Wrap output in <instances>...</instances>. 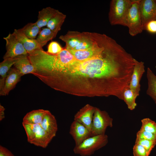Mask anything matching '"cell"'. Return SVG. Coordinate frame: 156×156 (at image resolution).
<instances>
[{
  "label": "cell",
  "mask_w": 156,
  "mask_h": 156,
  "mask_svg": "<svg viewBox=\"0 0 156 156\" xmlns=\"http://www.w3.org/2000/svg\"><path fill=\"white\" fill-rule=\"evenodd\" d=\"M135 59L115 40L107 36L102 49L95 57L83 61L76 60L66 74L68 76L94 78L99 81L102 96L122 97L129 88Z\"/></svg>",
  "instance_id": "cell-1"
},
{
  "label": "cell",
  "mask_w": 156,
  "mask_h": 156,
  "mask_svg": "<svg viewBox=\"0 0 156 156\" xmlns=\"http://www.w3.org/2000/svg\"><path fill=\"white\" fill-rule=\"evenodd\" d=\"M59 38L66 44L68 50L81 51L93 47L95 43V32L68 31Z\"/></svg>",
  "instance_id": "cell-2"
},
{
  "label": "cell",
  "mask_w": 156,
  "mask_h": 156,
  "mask_svg": "<svg viewBox=\"0 0 156 156\" xmlns=\"http://www.w3.org/2000/svg\"><path fill=\"white\" fill-rule=\"evenodd\" d=\"M132 0H112L110 3L108 18L112 25L125 26L126 18Z\"/></svg>",
  "instance_id": "cell-3"
},
{
  "label": "cell",
  "mask_w": 156,
  "mask_h": 156,
  "mask_svg": "<svg viewBox=\"0 0 156 156\" xmlns=\"http://www.w3.org/2000/svg\"><path fill=\"white\" fill-rule=\"evenodd\" d=\"M28 142L35 146L45 148L53 139L40 124L22 122Z\"/></svg>",
  "instance_id": "cell-4"
},
{
  "label": "cell",
  "mask_w": 156,
  "mask_h": 156,
  "mask_svg": "<svg viewBox=\"0 0 156 156\" xmlns=\"http://www.w3.org/2000/svg\"><path fill=\"white\" fill-rule=\"evenodd\" d=\"M108 141V137L105 134L91 136L79 145L75 146L73 152L81 156H89L106 145Z\"/></svg>",
  "instance_id": "cell-5"
},
{
  "label": "cell",
  "mask_w": 156,
  "mask_h": 156,
  "mask_svg": "<svg viewBox=\"0 0 156 156\" xmlns=\"http://www.w3.org/2000/svg\"><path fill=\"white\" fill-rule=\"evenodd\" d=\"M140 1L132 0L126 19L125 26L128 27L129 33L132 36L141 33L144 30L140 8Z\"/></svg>",
  "instance_id": "cell-6"
},
{
  "label": "cell",
  "mask_w": 156,
  "mask_h": 156,
  "mask_svg": "<svg viewBox=\"0 0 156 156\" xmlns=\"http://www.w3.org/2000/svg\"><path fill=\"white\" fill-rule=\"evenodd\" d=\"M113 121L106 112L95 108L92 126V136L105 134L107 128L113 126Z\"/></svg>",
  "instance_id": "cell-7"
},
{
  "label": "cell",
  "mask_w": 156,
  "mask_h": 156,
  "mask_svg": "<svg viewBox=\"0 0 156 156\" xmlns=\"http://www.w3.org/2000/svg\"><path fill=\"white\" fill-rule=\"evenodd\" d=\"M3 38L6 41V50L3 57V59L14 58L21 55L28 54L23 45L13 33H10Z\"/></svg>",
  "instance_id": "cell-8"
},
{
  "label": "cell",
  "mask_w": 156,
  "mask_h": 156,
  "mask_svg": "<svg viewBox=\"0 0 156 156\" xmlns=\"http://www.w3.org/2000/svg\"><path fill=\"white\" fill-rule=\"evenodd\" d=\"M140 8L144 30L148 22L156 20V0H140Z\"/></svg>",
  "instance_id": "cell-9"
},
{
  "label": "cell",
  "mask_w": 156,
  "mask_h": 156,
  "mask_svg": "<svg viewBox=\"0 0 156 156\" xmlns=\"http://www.w3.org/2000/svg\"><path fill=\"white\" fill-rule=\"evenodd\" d=\"M69 133L75 141V146L79 145L92 136L88 128L81 123L74 120L71 125Z\"/></svg>",
  "instance_id": "cell-10"
},
{
  "label": "cell",
  "mask_w": 156,
  "mask_h": 156,
  "mask_svg": "<svg viewBox=\"0 0 156 156\" xmlns=\"http://www.w3.org/2000/svg\"><path fill=\"white\" fill-rule=\"evenodd\" d=\"M145 72L144 62L136 60L129 88L138 95L140 90V81Z\"/></svg>",
  "instance_id": "cell-11"
},
{
  "label": "cell",
  "mask_w": 156,
  "mask_h": 156,
  "mask_svg": "<svg viewBox=\"0 0 156 156\" xmlns=\"http://www.w3.org/2000/svg\"><path fill=\"white\" fill-rule=\"evenodd\" d=\"M95 108L87 105L81 109L75 115L74 118V120L82 124L88 129L91 133Z\"/></svg>",
  "instance_id": "cell-12"
},
{
  "label": "cell",
  "mask_w": 156,
  "mask_h": 156,
  "mask_svg": "<svg viewBox=\"0 0 156 156\" xmlns=\"http://www.w3.org/2000/svg\"><path fill=\"white\" fill-rule=\"evenodd\" d=\"M22 75L19 71L14 67L9 71L6 77L3 90L0 96H6L13 89L21 79Z\"/></svg>",
  "instance_id": "cell-13"
},
{
  "label": "cell",
  "mask_w": 156,
  "mask_h": 156,
  "mask_svg": "<svg viewBox=\"0 0 156 156\" xmlns=\"http://www.w3.org/2000/svg\"><path fill=\"white\" fill-rule=\"evenodd\" d=\"M13 33L23 45L28 54L36 50L42 49L36 39L28 38L22 32L20 29H15Z\"/></svg>",
  "instance_id": "cell-14"
},
{
  "label": "cell",
  "mask_w": 156,
  "mask_h": 156,
  "mask_svg": "<svg viewBox=\"0 0 156 156\" xmlns=\"http://www.w3.org/2000/svg\"><path fill=\"white\" fill-rule=\"evenodd\" d=\"M40 125L52 139L55 136L58 129L57 120L49 110H47Z\"/></svg>",
  "instance_id": "cell-15"
},
{
  "label": "cell",
  "mask_w": 156,
  "mask_h": 156,
  "mask_svg": "<svg viewBox=\"0 0 156 156\" xmlns=\"http://www.w3.org/2000/svg\"><path fill=\"white\" fill-rule=\"evenodd\" d=\"M14 66L23 76L28 74H32L35 70L29 58L28 54L21 55L16 57Z\"/></svg>",
  "instance_id": "cell-16"
},
{
  "label": "cell",
  "mask_w": 156,
  "mask_h": 156,
  "mask_svg": "<svg viewBox=\"0 0 156 156\" xmlns=\"http://www.w3.org/2000/svg\"><path fill=\"white\" fill-rule=\"evenodd\" d=\"M58 10L49 7L42 9L38 12V19L35 23L40 28L46 26L48 22Z\"/></svg>",
  "instance_id": "cell-17"
},
{
  "label": "cell",
  "mask_w": 156,
  "mask_h": 156,
  "mask_svg": "<svg viewBox=\"0 0 156 156\" xmlns=\"http://www.w3.org/2000/svg\"><path fill=\"white\" fill-rule=\"evenodd\" d=\"M66 17L65 14L58 10L48 22L46 26L57 35L61 30Z\"/></svg>",
  "instance_id": "cell-18"
},
{
  "label": "cell",
  "mask_w": 156,
  "mask_h": 156,
  "mask_svg": "<svg viewBox=\"0 0 156 156\" xmlns=\"http://www.w3.org/2000/svg\"><path fill=\"white\" fill-rule=\"evenodd\" d=\"M15 61V57L4 59L0 63V94L3 91L8 73Z\"/></svg>",
  "instance_id": "cell-19"
},
{
  "label": "cell",
  "mask_w": 156,
  "mask_h": 156,
  "mask_svg": "<svg viewBox=\"0 0 156 156\" xmlns=\"http://www.w3.org/2000/svg\"><path fill=\"white\" fill-rule=\"evenodd\" d=\"M47 110L38 109L27 113L23 118V122L30 124H40Z\"/></svg>",
  "instance_id": "cell-20"
},
{
  "label": "cell",
  "mask_w": 156,
  "mask_h": 156,
  "mask_svg": "<svg viewBox=\"0 0 156 156\" xmlns=\"http://www.w3.org/2000/svg\"><path fill=\"white\" fill-rule=\"evenodd\" d=\"M146 77L148 81L146 94L156 104V75L149 67L147 68Z\"/></svg>",
  "instance_id": "cell-21"
},
{
  "label": "cell",
  "mask_w": 156,
  "mask_h": 156,
  "mask_svg": "<svg viewBox=\"0 0 156 156\" xmlns=\"http://www.w3.org/2000/svg\"><path fill=\"white\" fill-rule=\"evenodd\" d=\"M56 36V35L49 28H44L41 30L36 40L42 48L48 41L55 38Z\"/></svg>",
  "instance_id": "cell-22"
},
{
  "label": "cell",
  "mask_w": 156,
  "mask_h": 156,
  "mask_svg": "<svg viewBox=\"0 0 156 156\" xmlns=\"http://www.w3.org/2000/svg\"><path fill=\"white\" fill-rule=\"evenodd\" d=\"M139 95L133 91L129 88L126 89L123 93V100L130 110L134 109L137 106L136 99Z\"/></svg>",
  "instance_id": "cell-23"
},
{
  "label": "cell",
  "mask_w": 156,
  "mask_h": 156,
  "mask_svg": "<svg viewBox=\"0 0 156 156\" xmlns=\"http://www.w3.org/2000/svg\"><path fill=\"white\" fill-rule=\"evenodd\" d=\"M20 29L25 36L31 39H35L41 30L35 23H28Z\"/></svg>",
  "instance_id": "cell-24"
},
{
  "label": "cell",
  "mask_w": 156,
  "mask_h": 156,
  "mask_svg": "<svg viewBox=\"0 0 156 156\" xmlns=\"http://www.w3.org/2000/svg\"><path fill=\"white\" fill-rule=\"evenodd\" d=\"M142 125L140 129L151 133L156 134V123L149 118L141 120Z\"/></svg>",
  "instance_id": "cell-25"
},
{
  "label": "cell",
  "mask_w": 156,
  "mask_h": 156,
  "mask_svg": "<svg viewBox=\"0 0 156 156\" xmlns=\"http://www.w3.org/2000/svg\"><path fill=\"white\" fill-rule=\"evenodd\" d=\"M135 143L142 146L150 154L151 151L156 144V141L136 138Z\"/></svg>",
  "instance_id": "cell-26"
},
{
  "label": "cell",
  "mask_w": 156,
  "mask_h": 156,
  "mask_svg": "<svg viewBox=\"0 0 156 156\" xmlns=\"http://www.w3.org/2000/svg\"><path fill=\"white\" fill-rule=\"evenodd\" d=\"M63 49L57 42L52 41L48 44L47 52L50 54L55 55L60 53Z\"/></svg>",
  "instance_id": "cell-27"
},
{
  "label": "cell",
  "mask_w": 156,
  "mask_h": 156,
  "mask_svg": "<svg viewBox=\"0 0 156 156\" xmlns=\"http://www.w3.org/2000/svg\"><path fill=\"white\" fill-rule=\"evenodd\" d=\"M136 138L156 141V134L147 132L140 129L136 134Z\"/></svg>",
  "instance_id": "cell-28"
},
{
  "label": "cell",
  "mask_w": 156,
  "mask_h": 156,
  "mask_svg": "<svg viewBox=\"0 0 156 156\" xmlns=\"http://www.w3.org/2000/svg\"><path fill=\"white\" fill-rule=\"evenodd\" d=\"M134 156H149L150 154L142 146L135 143L133 148Z\"/></svg>",
  "instance_id": "cell-29"
},
{
  "label": "cell",
  "mask_w": 156,
  "mask_h": 156,
  "mask_svg": "<svg viewBox=\"0 0 156 156\" xmlns=\"http://www.w3.org/2000/svg\"><path fill=\"white\" fill-rule=\"evenodd\" d=\"M144 30L152 34H156V20L151 21L146 25Z\"/></svg>",
  "instance_id": "cell-30"
},
{
  "label": "cell",
  "mask_w": 156,
  "mask_h": 156,
  "mask_svg": "<svg viewBox=\"0 0 156 156\" xmlns=\"http://www.w3.org/2000/svg\"><path fill=\"white\" fill-rule=\"evenodd\" d=\"M0 156H14V155L7 148L0 145Z\"/></svg>",
  "instance_id": "cell-31"
},
{
  "label": "cell",
  "mask_w": 156,
  "mask_h": 156,
  "mask_svg": "<svg viewBox=\"0 0 156 156\" xmlns=\"http://www.w3.org/2000/svg\"><path fill=\"white\" fill-rule=\"evenodd\" d=\"M5 109L1 104H0V121L3 120L5 118L4 111Z\"/></svg>",
  "instance_id": "cell-32"
},
{
  "label": "cell",
  "mask_w": 156,
  "mask_h": 156,
  "mask_svg": "<svg viewBox=\"0 0 156 156\" xmlns=\"http://www.w3.org/2000/svg\"><path fill=\"white\" fill-rule=\"evenodd\" d=\"M66 83H67V82H66ZM65 89H66V88H65Z\"/></svg>",
  "instance_id": "cell-33"
}]
</instances>
